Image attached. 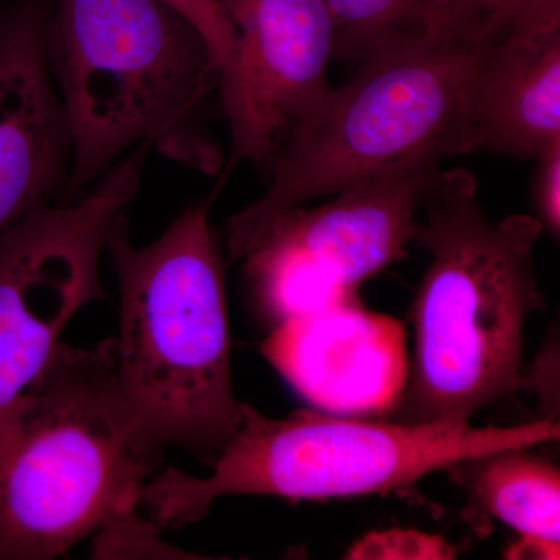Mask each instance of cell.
I'll return each instance as SVG.
<instances>
[{
  "label": "cell",
  "instance_id": "cell-1",
  "mask_svg": "<svg viewBox=\"0 0 560 560\" xmlns=\"http://www.w3.org/2000/svg\"><path fill=\"white\" fill-rule=\"evenodd\" d=\"M490 39L470 3L438 0L425 27L372 50L291 130L270 162L268 190L228 221L230 259L313 198L412 162L470 154L471 81Z\"/></svg>",
  "mask_w": 560,
  "mask_h": 560
},
{
  "label": "cell",
  "instance_id": "cell-2",
  "mask_svg": "<svg viewBox=\"0 0 560 560\" xmlns=\"http://www.w3.org/2000/svg\"><path fill=\"white\" fill-rule=\"evenodd\" d=\"M541 224L492 223L474 175L440 171L415 242L431 254L415 301V366L394 422H469L523 386V330L544 307L534 278Z\"/></svg>",
  "mask_w": 560,
  "mask_h": 560
},
{
  "label": "cell",
  "instance_id": "cell-3",
  "mask_svg": "<svg viewBox=\"0 0 560 560\" xmlns=\"http://www.w3.org/2000/svg\"><path fill=\"white\" fill-rule=\"evenodd\" d=\"M160 459L121 394L114 338L60 342L0 420V560L60 558L138 511Z\"/></svg>",
  "mask_w": 560,
  "mask_h": 560
},
{
  "label": "cell",
  "instance_id": "cell-4",
  "mask_svg": "<svg viewBox=\"0 0 560 560\" xmlns=\"http://www.w3.org/2000/svg\"><path fill=\"white\" fill-rule=\"evenodd\" d=\"M46 57L68 119L77 200L132 145L208 175L223 165L202 125L220 73L208 44L162 0H57Z\"/></svg>",
  "mask_w": 560,
  "mask_h": 560
},
{
  "label": "cell",
  "instance_id": "cell-5",
  "mask_svg": "<svg viewBox=\"0 0 560 560\" xmlns=\"http://www.w3.org/2000/svg\"><path fill=\"white\" fill-rule=\"evenodd\" d=\"M213 197L184 210L150 245H132L127 213L106 253L119 282L121 394L156 451L212 466L243 419L231 374L224 261L209 223Z\"/></svg>",
  "mask_w": 560,
  "mask_h": 560
},
{
  "label": "cell",
  "instance_id": "cell-6",
  "mask_svg": "<svg viewBox=\"0 0 560 560\" xmlns=\"http://www.w3.org/2000/svg\"><path fill=\"white\" fill-rule=\"evenodd\" d=\"M559 422H374L300 411L271 419L243 404V419L205 478L178 469L151 478L139 506L160 528H180L230 495L327 500L404 489L463 459L559 441Z\"/></svg>",
  "mask_w": 560,
  "mask_h": 560
},
{
  "label": "cell",
  "instance_id": "cell-7",
  "mask_svg": "<svg viewBox=\"0 0 560 560\" xmlns=\"http://www.w3.org/2000/svg\"><path fill=\"white\" fill-rule=\"evenodd\" d=\"M149 145L90 191L33 210L0 237V420L46 370L73 316L105 298L101 257L138 195Z\"/></svg>",
  "mask_w": 560,
  "mask_h": 560
},
{
  "label": "cell",
  "instance_id": "cell-8",
  "mask_svg": "<svg viewBox=\"0 0 560 560\" xmlns=\"http://www.w3.org/2000/svg\"><path fill=\"white\" fill-rule=\"evenodd\" d=\"M441 162L419 161L338 191L327 205L280 215L248 250L245 278L276 324L357 301V290L415 242Z\"/></svg>",
  "mask_w": 560,
  "mask_h": 560
},
{
  "label": "cell",
  "instance_id": "cell-9",
  "mask_svg": "<svg viewBox=\"0 0 560 560\" xmlns=\"http://www.w3.org/2000/svg\"><path fill=\"white\" fill-rule=\"evenodd\" d=\"M235 35L220 75L231 132L228 175L241 162L270 165L291 130L330 92L331 18L323 0H220Z\"/></svg>",
  "mask_w": 560,
  "mask_h": 560
},
{
  "label": "cell",
  "instance_id": "cell-10",
  "mask_svg": "<svg viewBox=\"0 0 560 560\" xmlns=\"http://www.w3.org/2000/svg\"><path fill=\"white\" fill-rule=\"evenodd\" d=\"M261 352L308 404L348 418L389 416L410 378L404 324L359 300L276 324Z\"/></svg>",
  "mask_w": 560,
  "mask_h": 560
},
{
  "label": "cell",
  "instance_id": "cell-11",
  "mask_svg": "<svg viewBox=\"0 0 560 560\" xmlns=\"http://www.w3.org/2000/svg\"><path fill=\"white\" fill-rule=\"evenodd\" d=\"M47 18L22 3L0 24V237L62 202L72 162L68 119L46 57Z\"/></svg>",
  "mask_w": 560,
  "mask_h": 560
},
{
  "label": "cell",
  "instance_id": "cell-12",
  "mask_svg": "<svg viewBox=\"0 0 560 560\" xmlns=\"http://www.w3.org/2000/svg\"><path fill=\"white\" fill-rule=\"evenodd\" d=\"M470 149L536 160L560 143V28L490 39L471 81Z\"/></svg>",
  "mask_w": 560,
  "mask_h": 560
},
{
  "label": "cell",
  "instance_id": "cell-13",
  "mask_svg": "<svg viewBox=\"0 0 560 560\" xmlns=\"http://www.w3.org/2000/svg\"><path fill=\"white\" fill-rule=\"evenodd\" d=\"M448 477L477 512L533 537L560 544V471L529 448H506L452 464Z\"/></svg>",
  "mask_w": 560,
  "mask_h": 560
},
{
  "label": "cell",
  "instance_id": "cell-14",
  "mask_svg": "<svg viewBox=\"0 0 560 560\" xmlns=\"http://www.w3.org/2000/svg\"><path fill=\"white\" fill-rule=\"evenodd\" d=\"M334 24V57L363 60L396 36L420 31L438 0H323Z\"/></svg>",
  "mask_w": 560,
  "mask_h": 560
},
{
  "label": "cell",
  "instance_id": "cell-15",
  "mask_svg": "<svg viewBox=\"0 0 560 560\" xmlns=\"http://www.w3.org/2000/svg\"><path fill=\"white\" fill-rule=\"evenodd\" d=\"M160 526L143 521L138 511L110 522L95 534L92 558L97 559H191L189 552L165 544Z\"/></svg>",
  "mask_w": 560,
  "mask_h": 560
},
{
  "label": "cell",
  "instance_id": "cell-16",
  "mask_svg": "<svg viewBox=\"0 0 560 560\" xmlns=\"http://www.w3.org/2000/svg\"><path fill=\"white\" fill-rule=\"evenodd\" d=\"M493 39L560 28V0H470Z\"/></svg>",
  "mask_w": 560,
  "mask_h": 560
},
{
  "label": "cell",
  "instance_id": "cell-17",
  "mask_svg": "<svg viewBox=\"0 0 560 560\" xmlns=\"http://www.w3.org/2000/svg\"><path fill=\"white\" fill-rule=\"evenodd\" d=\"M456 550L444 537L416 529L368 534L350 548L348 559H453Z\"/></svg>",
  "mask_w": 560,
  "mask_h": 560
},
{
  "label": "cell",
  "instance_id": "cell-18",
  "mask_svg": "<svg viewBox=\"0 0 560 560\" xmlns=\"http://www.w3.org/2000/svg\"><path fill=\"white\" fill-rule=\"evenodd\" d=\"M183 14L208 44L219 73L230 68L235 49V35L224 16L220 0H162Z\"/></svg>",
  "mask_w": 560,
  "mask_h": 560
},
{
  "label": "cell",
  "instance_id": "cell-19",
  "mask_svg": "<svg viewBox=\"0 0 560 560\" xmlns=\"http://www.w3.org/2000/svg\"><path fill=\"white\" fill-rule=\"evenodd\" d=\"M530 183L536 219L541 228L559 237L560 232V143L536 158Z\"/></svg>",
  "mask_w": 560,
  "mask_h": 560
},
{
  "label": "cell",
  "instance_id": "cell-20",
  "mask_svg": "<svg viewBox=\"0 0 560 560\" xmlns=\"http://www.w3.org/2000/svg\"><path fill=\"white\" fill-rule=\"evenodd\" d=\"M559 545L551 541L523 537L506 552L510 559H559Z\"/></svg>",
  "mask_w": 560,
  "mask_h": 560
}]
</instances>
